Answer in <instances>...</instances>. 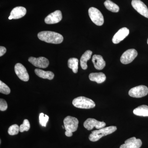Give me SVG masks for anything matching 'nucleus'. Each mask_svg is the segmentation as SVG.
Masks as SVG:
<instances>
[{"label":"nucleus","instance_id":"f257e3e1","mask_svg":"<svg viewBox=\"0 0 148 148\" xmlns=\"http://www.w3.org/2000/svg\"><path fill=\"white\" fill-rule=\"evenodd\" d=\"M38 37L43 41L55 44L61 43L64 40V37L60 34L50 31L40 32L38 34Z\"/></svg>","mask_w":148,"mask_h":148},{"label":"nucleus","instance_id":"f03ea898","mask_svg":"<svg viewBox=\"0 0 148 148\" xmlns=\"http://www.w3.org/2000/svg\"><path fill=\"white\" fill-rule=\"evenodd\" d=\"M117 130L115 126H110L109 127H103L92 131L89 136V139L91 142H95L98 141L103 136L110 135L114 132Z\"/></svg>","mask_w":148,"mask_h":148},{"label":"nucleus","instance_id":"7ed1b4c3","mask_svg":"<svg viewBox=\"0 0 148 148\" xmlns=\"http://www.w3.org/2000/svg\"><path fill=\"white\" fill-rule=\"evenodd\" d=\"M73 105L77 108L80 109H89L95 108V104L91 99L79 96L75 98L73 101Z\"/></svg>","mask_w":148,"mask_h":148},{"label":"nucleus","instance_id":"20e7f679","mask_svg":"<svg viewBox=\"0 0 148 148\" xmlns=\"http://www.w3.org/2000/svg\"><path fill=\"white\" fill-rule=\"evenodd\" d=\"M88 14L91 21L97 26H101L104 24L103 15L99 10L91 7L88 10Z\"/></svg>","mask_w":148,"mask_h":148},{"label":"nucleus","instance_id":"39448f33","mask_svg":"<svg viewBox=\"0 0 148 148\" xmlns=\"http://www.w3.org/2000/svg\"><path fill=\"white\" fill-rule=\"evenodd\" d=\"M64 123L66 131L73 132H75L77 129L79 121L76 118L69 116L64 119Z\"/></svg>","mask_w":148,"mask_h":148},{"label":"nucleus","instance_id":"423d86ee","mask_svg":"<svg viewBox=\"0 0 148 148\" xmlns=\"http://www.w3.org/2000/svg\"><path fill=\"white\" fill-rule=\"evenodd\" d=\"M148 94V88L144 85H140L132 88L130 90L128 94L133 98H140Z\"/></svg>","mask_w":148,"mask_h":148},{"label":"nucleus","instance_id":"0eeeda50","mask_svg":"<svg viewBox=\"0 0 148 148\" xmlns=\"http://www.w3.org/2000/svg\"><path fill=\"white\" fill-rule=\"evenodd\" d=\"M138 53L134 49H129L125 51L120 58L121 62L123 64H127L131 63L137 57Z\"/></svg>","mask_w":148,"mask_h":148},{"label":"nucleus","instance_id":"6e6552de","mask_svg":"<svg viewBox=\"0 0 148 148\" xmlns=\"http://www.w3.org/2000/svg\"><path fill=\"white\" fill-rule=\"evenodd\" d=\"M131 4L138 13L148 18V8L143 2L140 0H132Z\"/></svg>","mask_w":148,"mask_h":148},{"label":"nucleus","instance_id":"1a4fd4ad","mask_svg":"<svg viewBox=\"0 0 148 148\" xmlns=\"http://www.w3.org/2000/svg\"><path fill=\"white\" fill-rule=\"evenodd\" d=\"M106 123L104 121H99L94 119L88 118L84 123V126L88 130H90L95 127L100 129L105 127Z\"/></svg>","mask_w":148,"mask_h":148},{"label":"nucleus","instance_id":"9d476101","mask_svg":"<svg viewBox=\"0 0 148 148\" xmlns=\"http://www.w3.org/2000/svg\"><path fill=\"white\" fill-rule=\"evenodd\" d=\"M14 71L17 77L22 81L27 82L29 80V74L27 69L22 64L17 63L14 66Z\"/></svg>","mask_w":148,"mask_h":148},{"label":"nucleus","instance_id":"9b49d317","mask_svg":"<svg viewBox=\"0 0 148 148\" xmlns=\"http://www.w3.org/2000/svg\"><path fill=\"white\" fill-rule=\"evenodd\" d=\"M29 61L35 67L42 69L47 68L49 65V61L47 58L44 57L36 58L34 57H29Z\"/></svg>","mask_w":148,"mask_h":148},{"label":"nucleus","instance_id":"f8f14e48","mask_svg":"<svg viewBox=\"0 0 148 148\" xmlns=\"http://www.w3.org/2000/svg\"><path fill=\"white\" fill-rule=\"evenodd\" d=\"M62 18V14L60 10H56L49 14L45 19L47 24H54L58 23Z\"/></svg>","mask_w":148,"mask_h":148},{"label":"nucleus","instance_id":"ddd939ff","mask_svg":"<svg viewBox=\"0 0 148 148\" xmlns=\"http://www.w3.org/2000/svg\"><path fill=\"white\" fill-rule=\"evenodd\" d=\"M142 145V142L140 139L132 137L125 140V144L122 145L120 148H140Z\"/></svg>","mask_w":148,"mask_h":148},{"label":"nucleus","instance_id":"4468645a","mask_svg":"<svg viewBox=\"0 0 148 148\" xmlns=\"http://www.w3.org/2000/svg\"><path fill=\"white\" fill-rule=\"evenodd\" d=\"M129 34V30L126 27H123L119 30L113 37L112 42L114 44H118L124 39Z\"/></svg>","mask_w":148,"mask_h":148},{"label":"nucleus","instance_id":"2eb2a0df","mask_svg":"<svg viewBox=\"0 0 148 148\" xmlns=\"http://www.w3.org/2000/svg\"><path fill=\"white\" fill-rule=\"evenodd\" d=\"M92 61L95 69L98 70H103L106 65V61L101 55L95 54L92 57Z\"/></svg>","mask_w":148,"mask_h":148},{"label":"nucleus","instance_id":"dca6fc26","mask_svg":"<svg viewBox=\"0 0 148 148\" xmlns=\"http://www.w3.org/2000/svg\"><path fill=\"white\" fill-rule=\"evenodd\" d=\"M27 13V10L23 7L18 6L14 8L11 12L10 16L13 19H18L25 16Z\"/></svg>","mask_w":148,"mask_h":148},{"label":"nucleus","instance_id":"f3484780","mask_svg":"<svg viewBox=\"0 0 148 148\" xmlns=\"http://www.w3.org/2000/svg\"><path fill=\"white\" fill-rule=\"evenodd\" d=\"M89 78L91 81L101 84L106 81V77L103 73H91L89 75Z\"/></svg>","mask_w":148,"mask_h":148},{"label":"nucleus","instance_id":"a211bd4d","mask_svg":"<svg viewBox=\"0 0 148 148\" xmlns=\"http://www.w3.org/2000/svg\"><path fill=\"white\" fill-rule=\"evenodd\" d=\"M35 73L37 76L45 79L52 80L54 77V74L52 72L45 71L40 69H35Z\"/></svg>","mask_w":148,"mask_h":148},{"label":"nucleus","instance_id":"6ab92c4d","mask_svg":"<svg viewBox=\"0 0 148 148\" xmlns=\"http://www.w3.org/2000/svg\"><path fill=\"white\" fill-rule=\"evenodd\" d=\"M92 54V51H91L87 50L84 52L81 57L80 63L82 68L83 70H86L87 69V62L91 58Z\"/></svg>","mask_w":148,"mask_h":148},{"label":"nucleus","instance_id":"aec40b11","mask_svg":"<svg viewBox=\"0 0 148 148\" xmlns=\"http://www.w3.org/2000/svg\"><path fill=\"white\" fill-rule=\"evenodd\" d=\"M134 114L138 116H148V106L142 105L134 109Z\"/></svg>","mask_w":148,"mask_h":148},{"label":"nucleus","instance_id":"412c9836","mask_svg":"<svg viewBox=\"0 0 148 148\" xmlns=\"http://www.w3.org/2000/svg\"><path fill=\"white\" fill-rule=\"evenodd\" d=\"M104 4L106 8L112 12H118L119 11V6L110 0H106Z\"/></svg>","mask_w":148,"mask_h":148},{"label":"nucleus","instance_id":"4be33fe9","mask_svg":"<svg viewBox=\"0 0 148 148\" xmlns=\"http://www.w3.org/2000/svg\"><path fill=\"white\" fill-rule=\"evenodd\" d=\"M79 60L77 58H70L68 61V67L71 69L73 72L77 73L78 69Z\"/></svg>","mask_w":148,"mask_h":148},{"label":"nucleus","instance_id":"5701e85b","mask_svg":"<svg viewBox=\"0 0 148 148\" xmlns=\"http://www.w3.org/2000/svg\"><path fill=\"white\" fill-rule=\"evenodd\" d=\"M0 92L6 95H8L10 92V88L1 81H0Z\"/></svg>","mask_w":148,"mask_h":148},{"label":"nucleus","instance_id":"b1692460","mask_svg":"<svg viewBox=\"0 0 148 148\" xmlns=\"http://www.w3.org/2000/svg\"><path fill=\"white\" fill-rule=\"evenodd\" d=\"M19 131V127L17 124H14L9 127L8 130V133L10 135H17Z\"/></svg>","mask_w":148,"mask_h":148},{"label":"nucleus","instance_id":"393cba45","mask_svg":"<svg viewBox=\"0 0 148 148\" xmlns=\"http://www.w3.org/2000/svg\"><path fill=\"white\" fill-rule=\"evenodd\" d=\"M30 128V123L28 119H24L23 123L19 127V131L21 132L28 131Z\"/></svg>","mask_w":148,"mask_h":148},{"label":"nucleus","instance_id":"a878e982","mask_svg":"<svg viewBox=\"0 0 148 148\" xmlns=\"http://www.w3.org/2000/svg\"><path fill=\"white\" fill-rule=\"evenodd\" d=\"M49 117L46 114H44L41 113L39 115V122L41 125H42L44 127H46L47 123L49 120Z\"/></svg>","mask_w":148,"mask_h":148},{"label":"nucleus","instance_id":"bb28decb","mask_svg":"<svg viewBox=\"0 0 148 148\" xmlns=\"http://www.w3.org/2000/svg\"><path fill=\"white\" fill-rule=\"evenodd\" d=\"M8 108V104L6 101L4 99H0V110L1 111L6 110Z\"/></svg>","mask_w":148,"mask_h":148},{"label":"nucleus","instance_id":"cd10ccee","mask_svg":"<svg viewBox=\"0 0 148 148\" xmlns=\"http://www.w3.org/2000/svg\"><path fill=\"white\" fill-rule=\"evenodd\" d=\"M6 52V49L4 47H0V56H3Z\"/></svg>","mask_w":148,"mask_h":148},{"label":"nucleus","instance_id":"c85d7f7f","mask_svg":"<svg viewBox=\"0 0 148 148\" xmlns=\"http://www.w3.org/2000/svg\"><path fill=\"white\" fill-rule=\"evenodd\" d=\"M65 135H66V136L68 137H72L73 136V132H68V131H66L65 132Z\"/></svg>","mask_w":148,"mask_h":148},{"label":"nucleus","instance_id":"c756f323","mask_svg":"<svg viewBox=\"0 0 148 148\" xmlns=\"http://www.w3.org/2000/svg\"><path fill=\"white\" fill-rule=\"evenodd\" d=\"M9 19L10 20H11V19H13V18H12V16L10 15V16H9Z\"/></svg>","mask_w":148,"mask_h":148},{"label":"nucleus","instance_id":"7c9ffc66","mask_svg":"<svg viewBox=\"0 0 148 148\" xmlns=\"http://www.w3.org/2000/svg\"><path fill=\"white\" fill-rule=\"evenodd\" d=\"M147 44H148V40H147Z\"/></svg>","mask_w":148,"mask_h":148},{"label":"nucleus","instance_id":"2f4dec72","mask_svg":"<svg viewBox=\"0 0 148 148\" xmlns=\"http://www.w3.org/2000/svg\"></svg>","mask_w":148,"mask_h":148}]
</instances>
